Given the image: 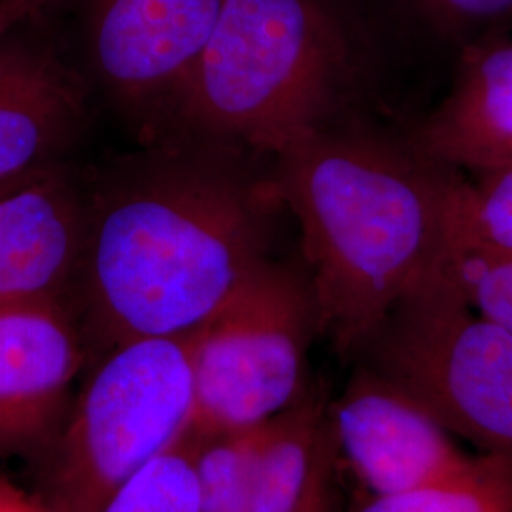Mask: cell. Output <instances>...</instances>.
I'll return each instance as SVG.
<instances>
[{
	"instance_id": "1",
	"label": "cell",
	"mask_w": 512,
	"mask_h": 512,
	"mask_svg": "<svg viewBox=\"0 0 512 512\" xmlns=\"http://www.w3.org/2000/svg\"><path fill=\"white\" fill-rule=\"evenodd\" d=\"M262 192L234 165L171 154L84 203L78 266L90 327L110 349L183 338L266 260Z\"/></svg>"
},
{
	"instance_id": "2",
	"label": "cell",
	"mask_w": 512,
	"mask_h": 512,
	"mask_svg": "<svg viewBox=\"0 0 512 512\" xmlns=\"http://www.w3.org/2000/svg\"><path fill=\"white\" fill-rule=\"evenodd\" d=\"M274 156V190L302 228L317 329L359 355L450 253L461 179L414 145L329 126Z\"/></svg>"
},
{
	"instance_id": "3",
	"label": "cell",
	"mask_w": 512,
	"mask_h": 512,
	"mask_svg": "<svg viewBox=\"0 0 512 512\" xmlns=\"http://www.w3.org/2000/svg\"><path fill=\"white\" fill-rule=\"evenodd\" d=\"M355 59L334 0H226L167 114L203 139L275 154L329 126Z\"/></svg>"
},
{
	"instance_id": "4",
	"label": "cell",
	"mask_w": 512,
	"mask_h": 512,
	"mask_svg": "<svg viewBox=\"0 0 512 512\" xmlns=\"http://www.w3.org/2000/svg\"><path fill=\"white\" fill-rule=\"evenodd\" d=\"M359 355L454 439L512 461V332L469 302L450 253L393 306Z\"/></svg>"
},
{
	"instance_id": "5",
	"label": "cell",
	"mask_w": 512,
	"mask_h": 512,
	"mask_svg": "<svg viewBox=\"0 0 512 512\" xmlns=\"http://www.w3.org/2000/svg\"><path fill=\"white\" fill-rule=\"evenodd\" d=\"M194 431L188 340L139 338L107 349L54 439L46 503L99 512L129 478Z\"/></svg>"
},
{
	"instance_id": "6",
	"label": "cell",
	"mask_w": 512,
	"mask_h": 512,
	"mask_svg": "<svg viewBox=\"0 0 512 512\" xmlns=\"http://www.w3.org/2000/svg\"><path fill=\"white\" fill-rule=\"evenodd\" d=\"M317 313L308 277L264 260L219 310L186 336L196 437L251 431L310 387Z\"/></svg>"
},
{
	"instance_id": "7",
	"label": "cell",
	"mask_w": 512,
	"mask_h": 512,
	"mask_svg": "<svg viewBox=\"0 0 512 512\" xmlns=\"http://www.w3.org/2000/svg\"><path fill=\"white\" fill-rule=\"evenodd\" d=\"M327 423L336 458L368 495L512 488V461L467 454L425 410L365 366L327 408Z\"/></svg>"
},
{
	"instance_id": "8",
	"label": "cell",
	"mask_w": 512,
	"mask_h": 512,
	"mask_svg": "<svg viewBox=\"0 0 512 512\" xmlns=\"http://www.w3.org/2000/svg\"><path fill=\"white\" fill-rule=\"evenodd\" d=\"M226 0H90L93 67L129 110L167 112L194 71Z\"/></svg>"
},
{
	"instance_id": "9",
	"label": "cell",
	"mask_w": 512,
	"mask_h": 512,
	"mask_svg": "<svg viewBox=\"0 0 512 512\" xmlns=\"http://www.w3.org/2000/svg\"><path fill=\"white\" fill-rule=\"evenodd\" d=\"M84 361L63 302L0 308V459L54 439Z\"/></svg>"
},
{
	"instance_id": "10",
	"label": "cell",
	"mask_w": 512,
	"mask_h": 512,
	"mask_svg": "<svg viewBox=\"0 0 512 512\" xmlns=\"http://www.w3.org/2000/svg\"><path fill=\"white\" fill-rule=\"evenodd\" d=\"M82 241L84 200L54 167L0 196V308L63 302Z\"/></svg>"
},
{
	"instance_id": "11",
	"label": "cell",
	"mask_w": 512,
	"mask_h": 512,
	"mask_svg": "<svg viewBox=\"0 0 512 512\" xmlns=\"http://www.w3.org/2000/svg\"><path fill=\"white\" fill-rule=\"evenodd\" d=\"M425 158L476 175L512 165V38L463 46L450 93L421 124L416 145Z\"/></svg>"
},
{
	"instance_id": "12",
	"label": "cell",
	"mask_w": 512,
	"mask_h": 512,
	"mask_svg": "<svg viewBox=\"0 0 512 512\" xmlns=\"http://www.w3.org/2000/svg\"><path fill=\"white\" fill-rule=\"evenodd\" d=\"M82 116V86L61 61L12 37L0 44V183L52 167Z\"/></svg>"
},
{
	"instance_id": "13",
	"label": "cell",
	"mask_w": 512,
	"mask_h": 512,
	"mask_svg": "<svg viewBox=\"0 0 512 512\" xmlns=\"http://www.w3.org/2000/svg\"><path fill=\"white\" fill-rule=\"evenodd\" d=\"M325 429L327 406L311 391L256 427L249 512H296Z\"/></svg>"
},
{
	"instance_id": "14",
	"label": "cell",
	"mask_w": 512,
	"mask_h": 512,
	"mask_svg": "<svg viewBox=\"0 0 512 512\" xmlns=\"http://www.w3.org/2000/svg\"><path fill=\"white\" fill-rule=\"evenodd\" d=\"M450 249L512 260V165L459 183Z\"/></svg>"
},
{
	"instance_id": "15",
	"label": "cell",
	"mask_w": 512,
	"mask_h": 512,
	"mask_svg": "<svg viewBox=\"0 0 512 512\" xmlns=\"http://www.w3.org/2000/svg\"><path fill=\"white\" fill-rule=\"evenodd\" d=\"M194 435L150 461L122 484L99 512H198Z\"/></svg>"
},
{
	"instance_id": "16",
	"label": "cell",
	"mask_w": 512,
	"mask_h": 512,
	"mask_svg": "<svg viewBox=\"0 0 512 512\" xmlns=\"http://www.w3.org/2000/svg\"><path fill=\"white\" fill-rule=\"evenodd\" d=\"M255 429L207 437L194 435L198 512H249Z\"/></svg>"
},
{
	"instance_id": "17",
	"label": "cell",
	"mask_w": 512,
	"mask_h": 512,
	"mask_svg": "<svg viewBox=\"0 0 512 512\" xmlns=\"http://www.w3.org/2000/svg\"><path fill=\"white\" fill-rule=\"evenodd\" d=\"M442 37L469 46L482 38L509 35L512 0H403Z\"/></svg>"
},
{
	"instance_id": "18",
	"label": "cell",
	"mask_w": 512,
	"mask_h": 512,
	"mask_svg": "<svg viewBox=\"0 0 512 512\" xmlns=\"http://www.w3.org/2000/svg\"><path fill=\"white\" fill-rule=\"evenodd\" d=\"M450 264L476 310L512 332V260L450 249Z\"/></svg>"
},
{
	"instance_id": "19",
	"label": "cell",
	"mask_w": 512,
	"mask_h": 512,
	"mask_svg": "<svg viewBox=\"0 0 512 512\" xmlns=\"http://www.w3.org/2000/svg\"><path fill=\"white\" fill-rule=\"evenodd\" d=\"M349 512H512V488L366 495Z\"/></svg>"
},
{
	"instance_id": "20",
	"label": "cell",
	"mask_w": 512,
	"mask_h": 512,
	"mask_svg": "<svg viewBox=\"0 0 512 512\" xmlns=\"http://www.w3.org/2000/svg\"><path fill=\"white\" fill-rule=\"evenodd\" d=\"M336 467L334 444L330 439L329 423L325 435L319 444L315 463L311 469L306 492L296 512H336L334 511V494H332V476Z\"/></svg>"
},
{
	"instance_id": "21",
	"label": "cell",
	"mask_w": 512,
	"mask_h": 512,
	"mask_svg": "<svg viewBox=\"0 0 512 512\" xmlns=\"http://www.w3.org/2000/svg\"><path fill=\"white\" fill-rule=\"evenodd\" d=\"M54 0H0V44Z\"/></svg>"
},
{
	"instance_id": "22",
	"label": "cell",
	"mask_w": 512,
	"mask_h": 512,
	"mask_svg": "<svg viewBox=\"0 0 512 512\" xmlns=\"http://www.w3.org/2000/svg\"><path fill=\"white\" fill-rule=\"evenodd\" d=\"M0 512H54L44 497L29 494L8 476L0 475Z\"/></svg>"
},
{
	"instance_id": "23",
	"label": "cell",
	"mask_w": 512,
	"mask_h": 512,
	"mask_svg": "<svg viewBox=\"0 0 512 512\" xmlns=\"http://www.w3.org/2000/svg\"><path fill=\"white\" fill-rule=\"evenodd\" d=\"M46 171V169H44ZM42 173V171H40ZM38 175V173H35ZM35 175H27V177H19V179H14V181H6V183H0V196H4V194H8L10 190H14V188H18L19 184L27 183L29 179H33Z\"/></svg>"
}]
</instances>
